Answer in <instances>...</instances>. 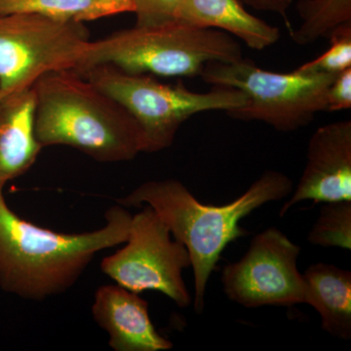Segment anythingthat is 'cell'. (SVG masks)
Listing matches in <instances>:
<instances>
[{
	"instance_id": "obj_1",
	"label": "cell",
	"mask_w": 351,
	"mask_h": 351,
	"mask_svg": "<svg viewBox=\"0 0 351 351\" xmlns=\"http://www.w3.org/2000/svg\"><path fill=\"white\" fill-rule=\"evenodd\" d=\"M106 226L83 233H63L21 218L0 186V288L29 301H43L73 287L99 252L125 243L132 215L110 207Z\"/></svg>"
},
{
	"instance_id": "obj_2",
	"label": "cell",
	"mask_w": 351,
	"mask_h": 351,
	"mask_svg": "<svg viewBox=\"0 0 351 351\" xmlns=\"http://www.w3.org/2000/svg\"><path fill=\"white\" fill-rule=\"evenodd\" d=\"M293 193V182L283 173L267 171L250 188L221 206L202 204L182 182L175 179L149 181L125 197L124 207H152L171 234L189 252L195 274V311L204 309L208 281L226 247L249 234L239 223L263 205L282 200Z\"/></svg>"
},
{
	"instance_id": "obj_3",
	"label": "cell",
	"mask_w": 351,
	"mask_h": 351,
	"mask_svg": "<svg viewBox=\"0 0 351 351\" xmlns=\"http://www.w3.org/2000/svg\"><path fill=\"white\" fill-rule=\"evenodd\" d=\"M36 137L41 147L66 145L99 162L133 160L144 152L142 130L114 99L75 71L34 83Z\"/></svg>"
},
{
	"instance_id": "obj_4",
	"label": "cell",
	"mask_w": 351,
	"mask_h": 351,
	"mask_svg": "<svg viewBox=\"0 0 351 351\" xmlns=\"http://www.w3.org/2000/svg\"><path fill=\"white\" fill-rule=\"evenodd\" d=\"M243 58L237 38L225 32L172 21L113 32L88 43L75 73L112 64L133 75L196 77L212 62Z\"/></svg>"
},
{
	"instance_id": "obj_5",
	"label": "cell",
	"mask_w": 351,
	"mask_h": 351,
	"mask_svg": "<svg viewBox=\"0 0 351 351\" xmlns=\"http://www.w3.org/2000/svg\"><path fill=\"white\" fill-rule=\"evenodd\" d=\"M114 99L137 121L147 154L168 149L182 124L198 113L228 112L247 103L240 90L213 86L206 93L191 91L184 83L166 84L152 75H133L112 64L80 73Z\"/></svg>"
},
{
	"instance_id": "obj_6",
	"label": "cell",
	"mask_w": 351,
	"mask_h": 351,
	"mask_svg": "<svg viewBox=\"0 0 351 351\" xmlns=\"http://www.w3.org/2000/svg\"><path fill=\"white\" fill-rule=\"evenodd\" d=\"M339 73H288L258 68L249 59L212 62L200 77L207 84L240 90L247 97L242 107L226 112L232 119L263 122L289 133L304 128L318 113L327 112V93Z\"/></svg>"
},
{
	"instance_id": "obj_7",
	"label": "cell",
	"mask_w": 351,
	"mask_h": 351,
	"mask_svg": "<svg viewBox=\"0 0 351 351\" xmlns=\"http://www.w3.org/2000/svg\"><path fill=\"white\" fill-rule=\"evenodd\" d=\"M90 40L83 23L0 14V98L32 88L51 71H75Z\"/></svg>"
},
{
	"instance_id": "obj_8",
	"label": "cell",
	"mask_w": 351,
	"mask_h": 351,
	"mask_svg": "<svg viewBox=\"0 0 351 351\" xmlns=\"http://www.w3.org/2000/svg\"><path fill=\"white\" fill-rule=\"evenodd\" d=\"M132 216L126 245L101 261V269L115 283L138 293L154 290L178 306L188 307L191 295L182 271L191 267L186 247L171 232L152 207Z\"/></svg>"
},
{
	"instance_id": "obj_9",
	"label": "cell",
	"mask_w": 351,
	"mask_h": 351,
	"mask_svg": "<svg viewBox=\"0 0 351 351\" xmlns=\"http://www.w3.org/2000/svg\"><path fill=\"white\" fill-rule=\"evenodd\" d=\"M300 254L301 247L278 228L263 230L251 240L243 257L223 267V292L246 308L304 304L306 286L297 267Z\"/></svg>"
},
{
	"instance_id": "obj_10",
	"label": "cell",
	"mask_w": 351,
	"mask_h": 351,
	"mask_svg": "<svg viewBox=\"0 0 351 351\" xmlns=\"http://www.w3.org/2000/svg\"><path fill=\"white\" fill-rule=\"evenodd\" d=\"M314 203L351 200V120L320 126L307 145L306 163L280 217L302 201Z\"/></svg>"
},
{
	"instance_id": "obj_11",
	"label": "cell",
	"mask_w": 351,
	"mask_h": 351,
	"mask_svg": "<svg viewBox=\"0 0 351 351\" xmlns=\"http://www.w3.org/2000/svg\"><path fill=\"white\" fill-rule=\"evenodd\" d=\"M92 315L108 335L115 351H162L173 348L169 339L156 331L149 304L137 293L119 285H104L95 293Z\"/></svg>"
},
{
	"instance_id": "obj_12",
	"label": "cell",
	"mask_w": 351,
	"mask_h": 351,
	"mask_svg": "<svg viewBox=\"0 0 351 351\" xmlns=\"http://www.w3.org/2000/svg\"><path fill=\"white\" fill-rule=\"evenodd\" d=\"M34 86L0 98V186L27 172L43 149L36 137Z\"/></svg>"
},
{
	"instance_id": "obj_13",
	"label": "cell",
	"mask_w": 351,
	"mask_h": 351,
	"mask_svg": "<svg viewBox=\"0 0 351 351\" xmlns=\"http://www.w3.org/2000/svg\"><path fill=\"white\" fill-rule=\"evenodd\" d=\"M241 0H182L175 20L184 24L225 32L252 50L262 51L278 43V27L252 15Z\"/></svg>"
},
{
	"instance_id": "obj_14",
	"label": "cell",
	"mask_w": 351,
	"mask_h": 351,
	"mask_svg": "<svg viewBox=\"0 0 351 351\" xmlns=\"http://www.w3.org/2000/svg\"><path fill=\"white\" fill-rule=\"evenodd\" d=\"M304 304L319 313L323 331L351 339V272L330 263H313L302 274Z\"/></svg>"
},
{
	"instance_id": "obj_15",
	"label": "cell",
	"mask_w": 351,
	"mask_h": 351,
	"mask_svg": "<svg viewBox=\"0 0 351 351\" xmlns=\"http://www.w3.org/2000/svg\"><path fill=\"white\" fill-rule=\"evenodd\" d=\"M133 11L132 0H0V14L34 13L83 24Z\"/></svg>"
},
{
	"instance_id": "obj_16",
	"label": "cell",
	"mask_w": 351,
	"mask_h": 351,
	"mask_svg": "<svg viewBox=\"0 0 351 351\" xmlns=\"http://www.w3.org/2000/svg\"><path fill=\"white\" fill-rule=\"evenodd\" d=\"M297 11L302 24L291 38L298 45L316 43L337 25L351 23V0H299Z\"/></svg>"
},
{
	"instance_id": "obj_17",
	"label": "cell",
	"mask_w": 351,
	"mask_h": 351,
	"mask_svg": "<svg viewBox=\"0 0 351 351\" xmlns=\"http://www.w3.org/2000/svg\"><path fill=\"white\" fill-rule=\"evenodd\" d=\"M309 243L320 247L351 249V200L325 202L307 235Z\"/></svg>"
},
{
	"instance_id": "obj_18",
	"label": "cell",
	"mask_w": 351,
	"mask_h": 351,
	"mask_svg": "<svg viewBox=\"0 0 351 351\" xmlns=\"http://www.w3.org/2000/svg\"><path fill=\"white\" fill-rule=\"evenodd\" d=\"M330 48L313 61L295 69L304 73H339L351 68V23L337 25L328 32Z\"/></svg>"
},
{
	"instance_id": "obj_19",
	"label": "cell",
	"mask_w": 351,
	"mask_h": 351,
	"mask_svg": "<svg viewBox=\"0 0 351 351\" xmlns=\"http://www.w3.org/2000/svg\"><path fill=\"white\" fill-rule=\"evenodd\" d=\"M182 0H132L138 27L166 24L175 20Z\"/></svg>"
},
{
	"instance_id": "obj_20",
	"label": "cell",
	"mask_w": 351,
	"mask_h": 351,
	"mask_svg": "<svg viewBox=\"0 0 351 351\" xmlns=\"http://www.w3.org/2000/svg\"><path fill=\"white\" fill-rule=\"evenodd\" d=\"M351 108V68L341 71L330 85L327 112H341Z\"/></svg>"
},
{
	"instance_id": "obj_21",
	"label": "cell",
	"mask_w": 351,
	"mask_h": 351,
	"mask_svg": "<svg viewBox=\"0 0 351 351\" xmlns=\"http://www.w3.org/2000/svg\"><path fill=\"white\" fill-rule=\"evenodd\" d=\"M244 4L258 11L286 15L292 0H241Z\"/></svg>"
}]
</instances>
